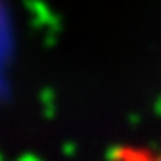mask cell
<instances>
[{"label": "cell", "instance_id": "1", "mask_svg": "<svg viewBox=\"0 0 161 161\" xmlns=\"http://www.w3.org/2000/svg\"><path fill=\"white\" fill-rule=\"evenodd\" d=\"M109 161H161V146L147 147V146L122 144L109 153Z\"/></svg>", "mask_w": 161, "mask_h": 161}]
</instances>
